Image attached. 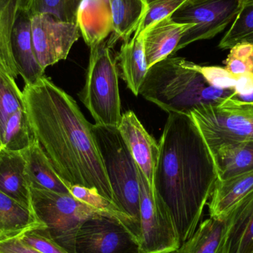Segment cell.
<instances>
[{
	"label": "cell",
	"mask_w": 253,
	"mask_h": 253,
	"mask_svg": "<svg viewBox=\"0 0 253 253\" xmlns=\"http://www.w3.org/2000/svg\"><path fill=\"white\" fill-rule=\"evenodd\" d=\"M71 194L76 199L102 212L108 214L118 219L123 224V217L114 203L101 196L96 190L79 185H72L70 188Z\"/></svg>",
	"instance_id": "31"
},
{
	"label": "cell",
	"mask_w": 253,
	"mask_h": 253,
	"mask_svg": "<svg viewBox=\"0 0 253 253\" xmlns=\"http://www.w3.org/2000/svg\"><path fill=\"white\" fill-rule=\"evenodd\" d=\"M241 43L253 44V4L242 7L220 41L218 47L222 50H230Z\"/></svg>",
	"instance_id": "27"
},
{
	"label": "cell",
	"mask_w": 253,
	"mask_h": 253,
	"mask_svg": "<svg viewBox=\"0 0 253 253\" xmlns=\"http://www.w3.org/2000/svg\"><path fill=\"white\" fill-rule=\"evenodd\" d=\"M28 3V2H27ZM27 3L21 8L12 30L10 43L15 65L26 85L35 84L44 76L33 45L31 17Z\"/></svg>",
	"instance_id": "14"
},
{
	"label": "cell",
	"mask_w": 253,
	"mask_h": 253,
	"mask_svg": "<svg viewBox=\"0 0 253 253\" xmlns=\"http://www.w3.org/2000/svg\"><path fill=\"white\" fill-rule=\"evenodd\" d=\"M79 96L96 125L118 127L123 117L118 67L108 42L90 48L85 84Z\"/></svg>",
	"instance_id": "5"
},
{
	"label": "cell",
	"mask_w": 253,
	"mask_h": 253,
	"mask_svg": "<svg viewBox=\"0 0 253 253\" xmlns=\"http://www.w3.org/2000/svg\"><path fill=\"white\" fill-rule=\"evenodd\" d=\"M0 192L31 211V192L22 152L0 150Z\"/></svg>",
	"instance_id": "19"
},
{
	"label": "cell",
	"mask_w": 253,
	"mask_h": 253,
	"mask_svg": "<svg viewBox=\"0 0 253 253\" xmlns=\"http://www.w3.org/2000/svg\"><path fill=\"white\" fill-rule=\"evenodd\" d=\"M196 68L211 85L221 90H234L241 76H234L219 66H202L196 64Z\"/></svg>",
	"instance_id": "32"
},
{
	"label": "cell",
	"mask_w": 253,
	"mask_h": 253,
	"mask_svg": "<svg viewBox=\"0 0 253 253\" xmlns=\"http://www.w3.org/2000/svg\"><path fill=\"white\" fill-rule=\"evenodd\" d=\"M203 1V0H190L189 1H191V2H196V1Z\"/></svg>",
	"instance_id": "36"
},
{
	"label": "cell",
	"mask_w": 253,
	"mask_h": 253,
	"mask_svg": "<svg viewBox=\"0 0 253 253\" xmlns=\"http://www.w3.org/2000/svg\"><path fill=\"white\" fill-rule=\"evenodd\" d=\"M189 1L190 0H146L147 13L134 35H139L153 24L172 16Z\"/></svg>",
	"instance_id": "29"
},
{
	"label": "cell",
	"mask_w": 253,
	"mask_h": 253,
	"mask_svg": "<svg viewBox=\"0 0 253 253\" xmlns=\"http://www.w3.org/2000/svg\"><path fill=\"white\" fill-rule=\"evenodd\" d=\"M34 141L22 91L0 70V150L22 152Z\"/></svg>",
	"instance_id": "10"
},
{
	"label": "cell",
	"mask_w": 253,
	"mask_h": 253,
	"mask_svg": "<svg viewBox=\"0 0 253 253\" xmlns=\"http://www.w3.org/2000/svg\"><path fill=\"white\" fill-rule=\"evenodd\" d=\"M233 211L223 218H211L199 224L193 235L172 253H228Z\"/></svg>",
	"instance_id": "16"
},
{
	"label": "cell",
	"mask_w": 253,
	"mask_h": 253,
	"mask_svg": "<svg viewBox=\"0 0 253 253\" xmlns=\"http://www.w3.org/2000/svg\"><path fill=\"white\" fill-rule=\"evenodd\" d=\"M78 5L77 0H28L27 8L31 16L47 13L60 20L76 22Z\"/></svg>",
	"instance_id": "28"
},
{
	"label": "cell",
	"mask_w": 253,
	"mask_h": 253,
	"mask_svg": "<svg viewBox=\"0 0 253 253\" xmlns=\"http://www.w3.org/2000/svg\"><path fill=\"white\" fill-rule=\"evenodd\" d=\"M253 253V252H252V253Z\"/></svg>",
	"instance_id": "38"
},
{
	"label": "cell",
	"mask_w": 253,
	"mask_h": 253,
	"mask_svg": "<svg viewBox=\"0 0 253 253\" xmlns=\"http://www.w3.org/2000/svg\"><path fill=\"white\" fill-rule=\"evenodd\" d=\"M92 130L111 184L114 205L123 215V224L139 243V168L118 127L95 124L92 125Z\"/></svg>",
	"instance_id": "4"
},
{
	"label": "cell",
	"mask_w": 253,
	"mask_h": 253,
	"mask_svg": "<svg viewBox=\"0 0 253 253\" xmlns=\"http://www.w3.org/2000/svg\"><path fill=\"white\" fill-rule=\"evenodd\" d=\"M31 17L33 45L43 69L66 59L80 37L77 24L60 20L47 13Z\"/></svg>",
	"instance_id": "11"
},
{
	"label": "cell",
	"mask_w": 253,
	"mask_h": 253,
	"mask_svg": "<svg viewBox=\"0 0 253 253\" xmlns=\"http://www.w3.org/2000/svg\"><path fill=\"white\" fill-rule=\"evenodd\" d=\"M233 219L228 241V253L253 251V191L233 210Z\"/></svg>",
	"instance_id": "25"
},
{
	"label": "cell",
	"mask_w": 253,
	"mask_h": 253,
	"mask_svg": "<svg viewBox=\"0 0 253 253\" xmlns=\"http://www.w3.org/2000/svg\"><path fill=\"white\" fill-rule=\"evenodd\" d=\"M138 175L140 253H172L181 245L173 219L140 169Z\"/></svg>",
	"instance_id": "8"
},
{
	"label": "cell",
	"mask_w": 253,
	"mask_h": 253,
	"mask_svg": "<svg viewBox=\"0 0 253 253\" xmlns=\"http://www.w3.org/2000/svg\"><path fill=\"white\" fill-rule=\"evenodd\" d=\"M211 152L218 180L253 170V141L223 144Z\"/></svg>",
	"instance_id": "21"
},
{
	"label": "cell",
	"mask_w": 253,
	"mask_h": 253,
	"mask_svg": "<svg viewBox=\"0 0 253 253\" xmlns=\"http://www.w3.org/2000/svg\"><path fill=\"white\" fill-rule=\"evenodd\" d=\"M22 94L34 138L58 175L70 185L93 189L114 204L93 124L77 102L45 76L25 84Z\"/></svg>",
	"instance_id": "1"
},
{
	"label": "cell",
	"mask_w": 253,
	"mask_h": 253,
	"mask_svg": "<svg viewBox=\"0 0 253 253\" xmlns=\"http://www.w3.org/2000/svg\"><path fill=\"white\" fill-rule=\"evenodd\" d=\"M30 192L31 211L45 227L40 230L69 253H75L76 237L84 221L99 215L111 216L71 194L31 187Z\"/></svg>",
	"instance_id": "6"
},
{
	"label": "cell",
	"mask_w": 253,
	"mask_h": 253,
	"mask_svg": "<svg viewBox=\"0 0 253 253\" xmlns=\"http://www.w3.org/2000/svg\"><path fill=\"white\" fill-rule=\"evenodd\" d=\"M253 191V170L224 180L217 179L208 203L211 218L227 216Z\"/></svg>",
	"instance_id": "20"
},
{
	"label": "cell",
	"mask_w": 253,
	"mask_h": 253,
	"mask_svg": "<svg viewBox=\"0 0 253 253\" xmlns=\"http://www.w3.org/2000/svg\"><path fill=\"white\" fill-rule=\"evenodd\" d=\"M28 0H0V70L16 80L19 76L11 50L12 30Z\"/></svg>",
	"instance_id": "26"
},
{
	"label": "cell",
	"mask_w": 253,
	"mask_h": 253,
	"mask_svg": "<svg viewBox=\"0 0 253 253\" xmlns=\"http://www.w3.org/2000/svg\"><path fill=\"white\" fill-rule=\"evenodd\" d=\"M113 18V36L107 42L114 47L119 40H130L142 22L147 10L146 0H109Z\"/></svg>",
	"instance_id": "24"
},
{
	"label": "cell",
	"mask_w": 253,
	"mask_h": 253,
	"mask_svg": "<svg viewBox=\"0 0 253 253\" xmlns=\"http://www.w3.org/2000/svg\"><path fill=\"white\" fill-rule=\"evenodd\" d=\"M19 238L27 245L42 253H69L40 229L29 230Z\"/></svg>",
	"instance_id": "33"
},
{
	"label": "cell",
	"mask_w": 253,
	"mask_h": 253,
	"mask_svg": "<svg viewBox=\"0 0 253 253\" xmlns=\"http://www.w3.org/2000/svg\"><path fill=\"white\" fill-rule=\"evenodd\" d=\"M78 1L79 4H80V1H81V0H77Z\"/></svg>",
	"instance_id": "37"
},
{
	"label": "cell",
	"mask_w": 253,
	"mask_h": 253,
	"mask_svg": "<svg viewBox=\"0 0 253 253\" xmlns=\"http://www.w3.org/2000/svg\"><path fill=\"white\" fill-rule=\"evenodd\" d=\"M242 7L243 6L251 5L253 4V0H242Z\"/></svg>",
	"instance_id": "35"
},
{
	"label": "cell",
	"mask_w": 253,
	"mask_h": 253,
	"mask_svg": "<svg viewBox=\"0 0 253 253\" xmlns=\"http://www.w3.org/2000/svg\"><path fill=\"white\" fill-rule=\"evenodd\" d=\"M153 192L182 244L201 223L217 181L213 158L190 115L170 113L159 142Z\"/></svg>",
	"instance_id": "2"
},
{
	"label": "cell",
	"mask_w": 253,
	"mask_h": 253,
	"mask_svg": "<svg viewBox=\"0 0 253 253\" xmlns=\"http://www.w3.org/2000/svg\"><path fill=\"white\" fill-rule=\"evenodd\" d=\"M117 61L126 87L135 96H138L140 87L148 71L142 34L132 36L131 40L123 43Z\"/></svg>",
	"instance_id": "22"
},
{
	"label": "cell",
	"mask_w": 253,
	"mask_h": 253,
	"mask_svg": "<svg viewBox=\"0 0 253 253\" xmlns=\"http://www.w3.org/2000/svg\"><path fill=\"white\" fill-rule=\"evenodd\" d=\"M108 1H109V0H108Z\"/></svg>",
	"instance_id": "39"
},
{
	"label": "cell",
	"mask_w": 253,
	"mask_h": 253,
	"mask_svg": "<svg viewBox=\"0 0 253 253\" xmlns=\"http://www.w3.org/2000/svg\"><path fill=\"white\" fill-rule=\"evenodd\" d=\"M76 23L90 48L103 42L114 30L109 1L81 0Z\"/></svg>",
	"instance_id": "17"
},
{
	"label": "cell",
	"mask_w": 253,
	"mask_h": 253,
	"mask_svg": "<svg viewBox=\"0 0 253 253\" xmlns=\"http://www.w3.org/2000/svg\"><path fill=\"white\" fill-rule=\"evenodd\" d=\"M234 93L211 85L196 63L174 56L150 67L139 89V95L168 114L187 115L202 105H218Z\"/></svg>",
	"instance_id": "3"
},
{
	"label": "cell",
	"mask_w": 253,
	"mask_h": 253,
	"mask_svg": "<svg viewBox=\"0 0 253 253\" xmlns=\"http://www.w3.org/2000/svg\"><path fill=\"white\" fill-rule=\"evenodd\" d=\"M0 253H42L25 244L20 238L0 241Z\"/></svg>",
	"instance_id": "34"
},
{
	"label": "cell",
	"mask_w": 253,
	"mask_h": 253,
	"mask_svg": "<svg viewBox=\"0 0 253 253\" xmlns=\"http://www.w3.org/2000/svg\"><path fill=\"white\" fill-rule=\"evenodd\" d=\"M22 152L25 160V177L31 188L71 194V186L58 175L36 140Z\"/></svg>",
	"instance_id": "18"
},
{
	"label": "cell",
	"mask_w": 253,
	"mask_h": 253,
	"mask_svg": "<svg viewBox=\"0 0 253 253\" xmlns=\"http://www.w3.org/2000/svg\"><path fill=\"white\" fill-rule=\"evenodd\" d=\"M242 8V0L187 1L171 16L175 22L194 25L184 34L175 53L195 42L210 40L222 32L234 21Z\"/></svg>",
	"instance_id": "9"
},
{
	"label": "cell",
	"mask_w": 253,
	"mask_h": 253,
	"mask_svg": "<svg viewBox=\"0 0 253 253\" xmlns=\"http://www.w3.org/2000/svg\"><path fill=\"white\" fill-rule=\"evenodd\" d=\"M35 229H45L34 212L0 192V241L19 237Z\"/></svg>",
	"instance_id": "23"
},
{
	"label": "cell",
	"mask_w": 253,
	"mask_h": 253,
	"mask_svg": "<svg viewBox=\"0 0 253 253\" xmlns=\"http://www.w3.org/2000/svg\"><path fill=\"white\" fill-rule=\"evenodd\" d=\"M75 253H140L139 243L121 221L99 215L79 229Z\"/></svg>",
	"instance_id": "12"
},
{
	"label": "cell",
	"mask_w": 253,
	"mask_h": 253,
	"mask_svg": "<svg viewBox=\"0 0 253 253\" xmlns=\"http://www.w3.org/2000/svg\"><path fill=\"white\" fill-rule=\"evenodd\" d=\"M225 69L234 76L253 75V44L241 43L230 49Z\"/></svg>",
	"instance_id": "30"
},
{
	"label": "cell",
	"mask_w": 253,
	"mask_h": 253,
	"mask_svg": "<svg viewBox=\"0 0 253 253\" xmlns=\"http://www.w3.org/2000/svg\"><path fill=\"white\" fill-rule=\"evenodd\" d=\"M118 129L137 166L153 189L155 169L159 159V143L146 130L132 111L123 114Z\"/></svg>",
	"instance_id": "13"
},
{
	"label": "cell",
	"mask_w": 253,
	"mask_h": 253,
	"mask_svg": "<svg viewBox=\"0 0 253 253\" xmlns=\"http://www.w3.org/2000/svg\"><path fill=\"white\" fill-rule=\"evenodd\" d=\"M194 25L175 22L171 16L150 25L144 32V52L149 68L172 56L184 34Z\"/></svg>",
	"instance_id": "15"
},
{
	"label": "cell",
	"mask_w": 253,
	"mask_h": 253,
	"mask_svg": "<svg viewBox=\"0 0 253 253\" xmlns=\"http://www.w3.org/2000/svg\"><path fill=\"white\" fill-rule=\"evenodd\" d=\"M236 95L190 112L211 151L223 144L253 141V102H244Z\"/></svg>",
	"instance_id": "7"
}]
</instances>
